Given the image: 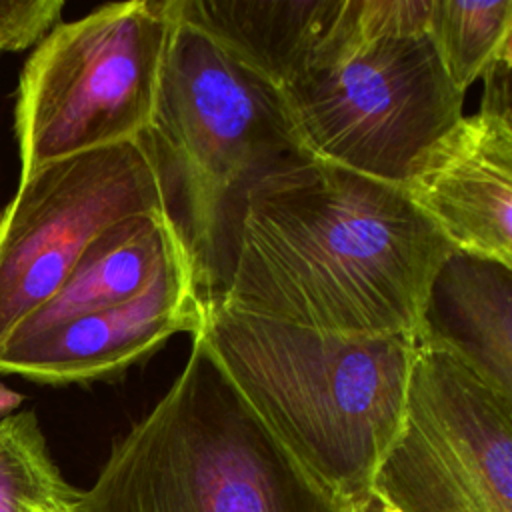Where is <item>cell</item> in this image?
<instances>
[{
  "label": "cell",
  "instance_id": "8",
  "mask_svg": "<svg viewBox=\"0 0 512 512\" xmlns=\"http://www.w3.org/2000/svg\"><path fill=\"white\" fill-rule=\"evenodd\" d=\"M152 210H168V198L146 134L18 180L0 208V350L106 228Z\"/></svg>",
  "mask_w": 512,
  "mask_h": 512
},
{
  "label": "cell",
  "instance_id": "4",
  "mask_svg": "<svg viewBox=\"0 0 512 512\" xmlns=\"http://www.w3.org/2000/svg\"><path fill=\"white\" fill-rule=\"evenodd\" d=\"M72 512H346L262 424L204 340Z\"/></svg>",
  "mask_w": 512,
  "mask_h": 512
},
{
  "label": "cell",
  "instance_id": "3",
  "mask_svg": "<svg viewBox=\"0 0 512 512\" xmlns=\"http://www.w3.org/2000/svg\"><path fill=\"white\" fill-rule=\"evenodd\" d=\"M146 138L168 202L176 192L174 222L202 300H214L230 276L248 192L312 156L282 92L176 12Z\"/></svg>",
  "mask_w": 512,
  "mask_h": 512
},
{
  "label": "cell",
  "instance_id": "15",
  "mask_svg": "<svg viewBox=\"0 0 512 512\" xmlns=\"http://www.w3.org/2000/svg\"><path fill=\"white\" fill-rule=\"evenodd\" d=\"M76 494L56 466L34 410L0 418V512H38Z\"/></svg>",
  "mask_w": 512,
  "mask_h": 512
},
{
  "label": "cell",
  "instance_id": "19",
  "mask_svg": "<svg viewBox=\"0 0 512 512\" xmlns=\"http://www.w3.org/2000/svg\"><path fill=\"white\" fill-rule=\"evenodd\" d=\"M74 496H76V494H74ZM72 502H74V498H72L68 504L50 506V508H44V510H38V512H72Z\"/></svg>",
  "mask_w": 512,
  "mask_h": 512
},
{
  "label": "cell",
  "instance_id": "5",
  "mask_svg": "<svg viewBox=\"0 0 512 512\" xmlns=\"http://www.w3.org/2000/svg\"><path fill=\"white\" fill-rule=\"evenodd\" d=\"M172 26V0L110 2L58 22L18 74V180L52 162L144 136Z\"/></svg>",
  "mask_w": 512,
  "mask_h": 512
},
{
  "label": "cell",
  "instance_id": "10",
  "mask_svg": "<svg viewBox=\"0 0 512 512\" xmlns=\"http://www.w3.org/2000/svg\"><path fill=\"white\" fill-rule=\"evenodd\" d=\"M202 322L204 300L190 256L182 252L140 296L6 344L0 374L52 386L112 378L170 336H196Z\"/></svg>",
  "mask_w": 512,
  "mask_h": 512
},
{
  "label": "cell",
  "instance_id": "6",
  "mask_svg": "<svg viewBox=\"0 0 512 512\" xmlns=\"http://www.w3.org/2000/svg\"><path fill=\"white\" fill-rule=\"evenodd\" d=\"M280 92L312 158L396 186L464 116L428 30L356 38Z\"/></svg>",
  "mask_w": 512,
  "mask_h": 512
},
{
  "label": "cell",
  "instance_id": "16",
  "mask_svg": "<svg viewBox=\"0 0 512 512\" xmlns=\"http://www.w3.org/2000/svg\"><path fill=\"white\" fill-rule=\"evenodd\" d=\"M64 0L0 2V56L34 48L58 22Z\"/></svg>",
  "mask_w": 512,
  "mask_h": 512
},
{
  "label": "cell",
  "instance_id": "14",
  "mask_svg": "<svg viewBox=\"0 0 512 512\" xmlns=\"http://www.w3.org/2000/svg\"><path fill=\"white\" fill-rule=\"evenodd\" d=\"M428 34L458 92L502 58H512V0H430Z\"/></svg>",
  "mask_w": 512,
  "mask_h": 512
},
{
  "label": "cell",
  "instance_id": "2",
  "mask_svg": "<svg viewBox=\"0 0 512 512\" xmlns=\"http://www.w3.org/2000/svg\"><path fill=\"white\" fill-rule=\"evenodd\" d=\"M198 336L280 444L332 494H364L404 414L416 340L348 336L204 302Z\"/></svg>",
  "mask_w": 512,
  "mask_h": 512
},
{
  "label": "cell",
  "instance_id": "11",
  "mask_svg": "<svg viewBox=\"0 0 512 512\" xmlns=\"http://www.w3.org/2000/svg\"><path fill=\"white\" fill-rule=\"evenodd\" d=\"M174 12L278 90L354 38V0H174Z\"/></svg>",
  "mask_w": 512,
  "mask_h": 512
},
{
  "label": "cell",
  "instance_id": "7",
  "mask_svg": "<svg viewBox=\"0 0 512 512\" xmlns=\"http://www.w3.org/2000/svg\"><path fill=\"white\" fill-rule=\"evenodd\" d=\"M370 488L398 512H512V396L416 342L404 414Z\"/></svg>",
  "mask_w": 512,
  "mask_h": 512
},
{
  "label": "cell",
  "instance_id": "1",
  "mask_svg": "<svg viewBox=\"0 0 512 512\" xmlns=\"http://www.w3.org/2000/svg\"><path fill=\"white\" fill-rule=\"evenodd\" d=\"M452 250L400 186L310 158L248 192L214 300L320 332L418 340Z\"/></svg>",
  "mask_w": 512,
  "mask_h": 512
},
{
  "label": "cell",
  "instance_id": "13",
  "mask_svg": "<svg viewBox=\"0 0 512 512\" xmlns=\"http://www.w3.org/2000/svg\"><path fill=\"white\" fill-rule=\"evenodd\" d=\"M416 342L454 350L512 396V268L452 250L432 280Z\"/></svg>",
  "mask_w": 512,
  "mask_h": 512
},
{
  "label": "cell",
  "instance_id": "12",
  "mask_svg": "<svg viewBox=\"0 0 512 512\" xmlns=\"http://www.w3.org/2000/svg\"><path fill=\"white\" fill-rule=\"evenodd\" d=\"M182 252L188 250L168 210L138 212L112 224L88 246L62 288L10 342L140 296Z\"/></svg>",
  "mask_w": 512,
  "mask_h": 512
},
{
  "label": "cell",
  "instance_id": "18",
  "mask_svg": "<svg viewBox=\"0 0 512 512\" xmlns=\"http://www.w3.org/2000/svg\"><path fill=\"white\" fill-rule=\"evenodd\" d=\"M22 394H18V392H14L12 388H8V386H4L2 382H0V418L2 416H6V414H10V412H14V410H18V406L22 404Z\"/></svg>",
  "mask_w": 512,
  "mask_h": 512
},
{
  "label": "cell",
  "instance_id": "9",
  "mask_svg": "<svg viewBox=\"0 0 512 512\" xmlns=\"http://www.w3.org/2000/svg\"><path fill=\"white\" fill-rule=\"evenodd\" d=\"M512 58L484 72L482 106L462 116L400 186L454 250L512 268Z\"/></svg>",
  "mask_w": 512,
  "mask_h": 512
},
{
  "label": "cell",
  "instance_id": "17",
  "mask_svg": "<svg viewBox=\"0 0 512 512\" xmlns=\"http://www.w3.org/2000/svg\"><path fill=\"white\" fill-rule=\"evenodd\" d=\"M346 512H398L380 494L368 488L364 494L356 496L346 504Z\"/></svg>",
  "mask_w": 512,
  "mask_h": 512
}]
</instances>
